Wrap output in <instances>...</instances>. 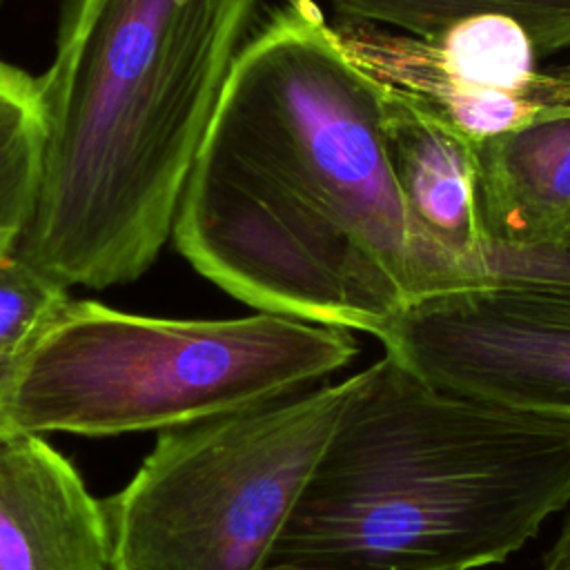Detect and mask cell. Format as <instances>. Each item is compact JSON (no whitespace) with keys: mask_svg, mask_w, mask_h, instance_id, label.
I'll return each instance as SVG.
<instances>
[{"mask_svg":"<svg viewBox=\"0 0 570 570\" xmlns=\"http://www.w3.org/2000/svg\"><path fill=\"white\" fill-rule=\"evenodd\" d=\"M171 238L207 281L261 312L379 336L419 296L381 85L312 0H285L249 33Z\"/></svg>","mask_w":570,"mask_h":570,"instance_id":"6da1fadb","label":"cell"},{"mask_svg":"<svg viewBox=\"0 0 570 570\" xmlns=\"http://www.w3.org/2000/svg\"><path fill=\"white\" fill-rule=\"evenodd\" d=\"M261 0H69L38 78L45 145L16 254L65 287L142 276Z\"/></svg>","mask_w":570,"mask_h":570,"instance_id":"7a4b0ae2","label":"cell"},{"mask_svg":"<svg viewBox=\"0 0 570 570\" xmlns=\"http://www.w3.org/2000/svg\"><path fill=\"white\" fill-rule=\"evenodd\" d=\"M570 505V421L441 392L392 356L338 419L265 570H474Z\"/></svg>","mask_w":570,"mask_h":570,"instance_id":"3957f363","label":"cell"},{"mask_svg":"<svg viewBox=\"0 0 570 570\" xmlns=\"http://www.w3.org/2000/svg\"><path fill=\"white\" fill-rule=\"evenodd\" d=\"M356 352L347 330L272 312L183 321L71 298L20 358L4 428L163 432L305 390Z\"/></svg>","mask_w":570,"mask_h":570,"instance_id":"277c9868","label":"cell"},{"mask_svg":"<svg viewBox=\"0 0 570 570\" xmlns=\"http://www.w3.org/2000/svg\"><path fill=\"white\" fill-rule=\"evenodd\" d=\"M347 379L158 432L102 503L109 570H265Z\"/></svg>","mask_w":570,"mask_h":570,"instance_id":"5b68a950","label":"cell"},{"mask_svg":"<svg viewBox=\"0 0 570 570\" xmlns=\"http://www.w3.org/2000/svg\"><path fill=\"white\" fill-rule=\"evenodd\" d=\"M376 338L441 392L570 421V296L499 283L432 292Z\"/></svg>","mask_w":570,"mask_h":570,"instance_id":"8992f818","label":"cell"},{"mask_svg":"<svg viewBox=\"0 0 570 570\" xmlns=\"http://www.w3.org/2000/svg\"><path fill=\"white\" fill-rule=\"evenodd\" d=\"M332 31L367 76L419 98L472 142L521 127L550 94V69L537 67L525 31L501 16L468 18L432 38L352 20Z\"/></svg>","mask_w":570,"mask_h":570,"instance_id":"52a82bcc","label":"cell"},{"mask_svg":"<svg viewBox=\"0 0 570 570\" xmlns=\"http://www.w3.org/2000/svg\"><path fill=\"white\" fill-rule=\"evenodd\" d=\"M381 129L407 216L416 298L476 285L488 247L476 142L419 98L385 85Z\"/></svg>","mask_w":570,"mask_h":570,"instance_id":"ba28073f","label":"cell"},{"mask_svg":"<svg viewBox=\"0 0 570 570\" xmlns=\"http://www.w3.org/2000/svg\"><path fill=\"white\" fill-rule=\"evenodd\" d=\"M0 570H109L102 503L40 434L0 430Z\"/></svg>","mask_w":570,"mask_h":570,"instance_id":"9c48e42d","label":"cell"},{"mask_svg":"<svg viewBox=\"0 0 570 570\" xmlns=\"http://www.w3.org/2000/svg\"><path fill=\"white\" fill-rule=\"evenodd\" d=\"M550 78L548 100L528 122L476 142L490 247H546L570 232V65Z\"/></svg>","mask_w":570,"mask_h":570,"instance_id":"30bf717a","label":"cell"},{"mask_svg":"<svg viewBox=\"0 0 570 570\" xmlns=\"http://www.w3.org/2000/svg\"><path fill=\"white\" fill-rule=\"evenodd\" d=\"M343 20L432 38L476 16L519 24L537 53L570 49V0H332Z\"/></svg>","mask_w":570,"mask_h":570,"instance_id":"8fae6325","label":"cell"},{"mask_svg":"<svg viewBox=\"0 0 570 570\" xmlns=\"http://www.w3.org/2000/svg\"><path fill=\"white\" fill-rule=\"evenodd\" d=\"M45 120L38 78L0 60V229L20 236L40 178Z\"/></svg>","mask_w":570,"mask_h":570,"instance_id":"7c38bea8","label":"cell"},{"mask_svg":"<svg viewBox=\"0 0 570 570\" xmlns=\"http://www.w3.org/2000/svg\"><path fill=\"white\" fill-rule=\"evenodd\" d=\"M69 301V287L16 249L0 256V361H20Z\"/></svg>","mask_w":570,"mask_h":570,"instance_id":"4fadbf2b","label":"cell"},{"mask_svg":"<svg viewBox=\"0 0 570 570\" xmlns=\"http://www.w3.org/2000/svg\"><path fill=\"white\" fill-rule=\"evenodd\" d=\"M499 283L548 289L570 296V245L554 243L532 249L485 247L476 285Z\"/></svg>","mask_w":570,"mask_h":570,"instance_id":"5bb4252c","label":"cell"},{"mask_svg":"<svg viewBox=\"0 0 570 570\" xmlns=\"http://www.w3.org/2000/svg\"><path fill=\"white\" fill-rule=\"evenodd\" d=\"M543 570H570V510L557 541L550 546L543 559Z\"/></svg>","mask_w":570,"mask_h":570,"instance_id":"9a60e30c","label":"cell"},{"mask_svg":"<svg viewBox=\"0 0 570 570\" xmlns=\"http://www.w3.org/2000/svg\"><path fill=\"white\" fill-rule=\"evenodd\" d=\"M20 361H0V430L4 428V405Z\"/></svg>","mask_w":570,"mask_h":570,"instance_id":"2e32d148","label":"cell"},{"mask_svg":"<svg viewBox=\"0 0 570 570\" xmlns=\"http://www.w3.org/2000/svg\"><path fill=\"white\" fill-rule=\"evenodd\" d=\"M16 240H18V234L7 232V229H0V256L13 252V249H16Z\"/></svg>","mask_w":570,"mask_h":570,"instance_id":"e0dca14e","label":"cell"},{"mask_svg":"<svg viewBox=\"0 0 570 570\" xmlns=\"http://www.w3.org/2000/svg\"><path fill=\"white\" fill-rule=\"evenodd\" d=\"M559 243H568V245H570V232H568V234H566V238H563V240H559Z\"/></svg>","mask_w":570,"mask_h":570,"instance_id":"ac0fdd59","label":"cell"},{"mask_svg":"<svg viewBox=\"0 0 570 570\" xmlns=\"http://www.w3.org/2000/svg\"><path fill=\"white\" fill-rule=\"evenodd\" d=\"M0 2H2V0H0Z\"/></svg>","mask_w":570,"mask_h":570,"instance_id":"d6986e66","label":"cell"}]
</instances>
